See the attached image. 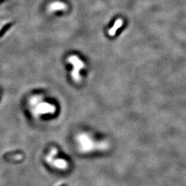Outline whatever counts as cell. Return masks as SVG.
Here are the masks:
<instances>
[{"mask_svg":"<svg viewBox=\"0 0 186 186\" xmlns=\"http://www.w3.org/2000/svg\"><path fill=\"white\" fill-rule=\"evenodd\" d=\"M31 105L33 106V113L37 116L46 115V114H53L56 111V107L53 104L41 102V99H32Z\"/></svg>","mask_w":186,"mask_h":186,"instance_id":"7a4b0ae2","label":"cell"},{"mask_svg":"<svg viewBox=\"0 0 186 186\" xmlns=\"http://www.w3.org/2000/svg\"><path fill=\"white\" fill-rule=\"evenodd\" d=\"M77 142L79 150L83 152L105 150L108 147V144L106 142L98 141L87 133L79 134L77 136Z\"/></svg>","mask_w":186,"mask_h":186,"instance_id":"6da1fadb","label":"cell"},{"mask_svg":"<svg viewBox=\"0 0 186 186\" xmlns=\"http://www.w3.org/2000/svg\"><path fill=\"white\" fill-rule=\"evenodd\" d=\"M68 62L73 65V70L71 73L72 78L75 82H79L81 80L80 70L85 68V64L75 55L69 57L68 58Z\"/></svg>","mask_w":186,"mask_h":186,"instance_id":"277c9868","label":"cell"},{"mask_svg":"<svg viewBox=\"0 0 186 186\" xmlns=\"http://www.w3.org/2000/svg\"><path fill=\"white\" fill-rule=\"evenodd\" d=\"M10 27V24H6V26H4L3 28H2L1 29V30H0V37H2L4 34H5L6 31H7L8 30V28Z\"/></svg>","mask_w":186,"mask_h":186,"instance_id":"52a82bcc","label":"cell"},{"mask_svg":"<svg viewBox=\"0 0 186 186\" xmlns=\"http://www.w3.org/2000/svg\"><path fill=\"white\" fill-rule=\"evenodd\" d=\"M57 150L53 148L48 156H46V161L53 167L59 170H66L68 167V163L64 159L57 158Z\"/></svg>","mask_w":186,"mask_h":186,"instance_id":"3957f363","label":"cell"},{"mask_svg":"<svg viewBox=\"0 0 186 186\" xmlns=\"http://www.w3.org/2000/svg\"><path fill=\"white\" fill-rule=\"evenodd\" d=\"M123 24H124V21H123V20L122 19H116L115 24H114L113 26L108 30V35L110 36H112V37H113V36H115L116 34V32L117 31L119 28L122 26Z\"/></svg>","mask_w":186,"mask_h":186,"instance_id":"8992f818","label":"cell"},{"mask_svg":"<svg viewBox=\"0 0 186 186\" xmlns=\"http://www.w3.org/2000/svg\"><path fill=\"white\" fill-rule=\"evenodd\" d=\"M67 9V5L64 2L55 1L49 4L48 6V10L50 13H53L57 10H65Z\"/></svg>","mask_w":186,"mask_h":186,"instance_id":"5b68a950","label":"cell"}]
</instances>
